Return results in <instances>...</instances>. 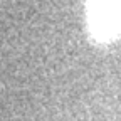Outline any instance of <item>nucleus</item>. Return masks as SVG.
Returning <instances> with one entry per match:
<instances>
[{"label": "nucleus", "instance_id": "f257e3e1", "mask_svg": "<svg viewBox=\"0 0 121 121\" xmlns=\"http://www.w3.org/2000/svg\"><path fill=\"white\" fill-rule=\"evenodd\" d=\"M87 19L93 35L101 40L121 34V0H87Z\"/></svg>", "mask_w": 121, "mask_h": 121}]
</instances>
